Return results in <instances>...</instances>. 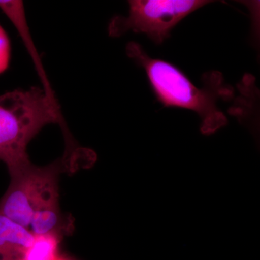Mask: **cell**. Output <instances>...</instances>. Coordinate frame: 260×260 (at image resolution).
Masks as SVG:
<instances>
[{"instance_id":"cell-1","label":"cell","mask_w":260,"mask_h":260,"mask_svg":"<svg viewBox=\"0 0 260 260\" xmlns=\"http://www.w3.org/2000/svg\"><path fill=\"white\" fill-rule=\"evenodd\" d=\"M73 160L64 156L39 167L31 162L9 172L11 181L0 201V214L34 236L68 230L59 203V175Z\"/></svg>"},{"instance_id":"cell-2","label":"cell","mask_w":260,"mask_h":260,"mask_svg":"<svg viewBox=\"0 0 260 260\" xmlns=\"http://www.w3.org/2000/svg\"><path fill=\"white\" fill-rule=\"evenodd\" d=\"M51 123L59 124L66 143L73 140L58 103L43 89L16 90L0 95V160L12 172L28 162L26 149L39 131Z\"/></svg>"},{"instance_id":"cell-4","label":"cell","mask_w":260,"mask_h":260,"mask_svg":"<svg viewBox=\"0 0 260 260\" xmlns=\"http://www.w3.org/2000/svg\"><path fill=\"white\" fill-rule=\"evenodd\" d=\"M129 15L114 17L109 25L110 37L128 30L146 34L155 44L170 37L172 29L193 12L210 4L206 0H131Z\"/></svg>"},{"instance_id":"cell-8","label":"cell","mask_w":260,"mask_h":260,"mask_svg":"<svg viewBox=\"0 0 260 260\" xmlns=\"http://www.w3.org/2000/svg\"><path fill=\"white\" fill-rule=\"evenodd\" d=\"M10 45L9 39L0 25V73L6 70L9 64Z\"/></svg>"},{"instance_id":"cell-6","label":"cell","mask_w":260,"mask_h":260,"mask_svg":"<svg viewBox=\"0 0 260 260\" xmlns=\"http://www.w3.org/2000/svg\"><path fill=\"white\" fill-rule=\"evenodd\" d=\"M35 236L0 214V260H21Z\"/></svg>"},{"instance_id":"cell-3","label":"cell","mask_w":260,"mask_h":260,"mask_svg":"<svg viewBox=\"0 0 260 260\" xmlns=\"http://www.w3.org/2000/svg\"><path fill=\"white\" fill-rule=\"evenodd\" d=\"M126 52L145 70L153 93L164 107L197 113L202 119L200 132L206 136L227 125L226 116L216 105L220 94H215L211 89L198 88L177 67L150 57L138 43H128Z\"/></svg>"},{"instance_id":"cell-5","label":"cell","mask_w":260,"mask_h":260,"mask_svg":"<svg viewBox=\"0 0 260 260\" xmlns=\"http://www.w3.org/2000/svg\"><path fill=\"white\" fill-rule=\"evenodd\" d=\"M0 9L13 24L15 28L18 30L19 35L23 39L24 44L30 52L32 60L37 67L38 73L44 85L43 90L50 100L54 102H57L30 37L26 18H25L23 2L15 1V0L13 1V0H0Z\"/></svg>"},{"instance_id":"cell-9","label":"cell","mask_w":260,"mask_h":260,"mask_svg":"<svg viewBox=\"0 0 260 260\" xmlns=\"http://www.w3.org/2000/svg\"><path fill=\"white\" fill-rule=\"evenodd\" d=\"M57 260H70V259H65V258H61V257H59L58 258V259Z\"/></svg>"},{"instance_id":"cell-7","label":"cell","mask_w":260,"mask_h":260,"mask_svg":"<svg viewBox=\"0 0 260 260\" xmlns=\"http://www.w3.org/2000/svg\"><path fill=\"white\" fill-rule=\"evenodd\" d=\"M61 236L59 233L35 236L21 260H57Z\"/></svg>"}]
</instances>
